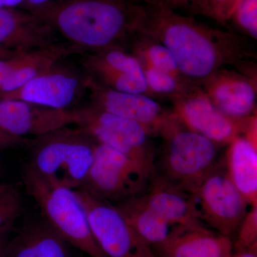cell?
I'll return each mask as SVG.
<instances>
[{
	"mask_svg": "<svg viewBox=\"0 0 257 257\" xmlns=\"http://www.w3.org/2000/svg\"><path fill=\"white\" fill-rule=\"evenodd\" d=\"M152 257H163V256H160V255H157L155 252V254H154L153 256H152Z\"/></svg>",
	"mask_w": 257,
	"mask_h": 257,
	"instance_id": "cell-38",
	"label": "cell"
},
{
	"mask_svg": "<svg viewBox=\"0 0 257 257\" xmlns=\"http://www.w3.org/2000/svg\"><path fill=\"white\" fill-rule=\"evenodd\" d=\"M23 211L20 189L13 184H0V230L14 227Z\"/></svg>",
	"mask_w": 257,
	"mask_h": 257,
	"instance_id": "cell-25",
	"label": "cell"
},
{
	"mask_svg": "<svg viewBox=\"0 0 257 257\" xmlns=\"http://www.w3.org/2000/svg\"><path fill=\"white\" fill-rule=\"evenodd\" d=\"M13 229V227H10L0 230V257H6L7 247Z\"/></svg>",
	"mask_w": 257,
	"mask_h": 257,
	"instance_id": "cell-33",
	"label": "cell"
},
{
	"mask_svg": "<svg viewBox=\"0 0 257 257\" xmlns=\"http://www.w3.org/2000/svg\"><path fill=\"white\" fill-rule=\"evenodd\" d=\"M53 28L23 8L0 9V49L25 52L58 43Z\"/></svg>",
	"mask_w": 257,
	"mask_h": 257,
	"instance_id": "cell-16",
	"label": "cell"
},
{
	"mask_svg": "<svg viewBox=\"0 0 257 257\" xmlns=\"http://www.w3.org/2000/svg\"><path fill=\"white\" fill-rule=\"evenodd\" d=\"M82 64L88 75L102 85L118 92L149 95L142 64L125 47L90 52Z\"/></svg>",
	"mask_w": 257,
	"mask_h": 257,
	"instance_id": "cell-12",
	"label": "cell"
},
{
	"mask_svg": "<svg viewBox=\"0 0 257 257\" xmlns=\"http://www.w3.org/2000/svg\"><path fill=\"white\" fill-rule=\"evenodd\" d=\"M236 233L234 246L238 251L257 246V206L250 207Z\"/></svg>",
	"mask_w": 257,
	"mask_h": 257,
	"instance_id": "cell-27",
	"label": "cell"
},
{
	"mask_svg": "<svg viewBox=\"0 0 257 257\" xmlns=\"http://www.w3.org/2000/svg\"><path fill=\"white\" fill-rule=\"evenodd\" d=\"M239 0H208L209 18L219 23L229 21Z\"/></svg>",
	"mask_w": 257,
	"mask_h": 257,
	"instance_id": "cell-28",
	"label": "cell"
},
{
	"mask_svg": "<svg viewBox=\"0 0 257 257\" xmlns=\"http://www.w3.org/2000/svg\"><path fill=\"white\" fill-rule=\"evenodd\" d=\"M163 257H231V238L215 234L207 227L174 226L165 243L154 248Z\"/></svg>",
	"mask_w": 257,
	"mask_h": 257,
	"instance_id": "cell-18",
	"label": "cell"
},
{
	"mask_svg": "<svg viewBox=\"0 0 257 257\" xmlns=\"http://www.w3.org/2000/svg\"><path fill=\"white\" fill-rule=\"evenodd\" d=\"M199 87L211 102L230 117L245 119L256 111V80L245 69H221Z\"/></svg>",
	"mask_w": 257,
	"mask_h": 257,
	"instance_id": "cell-14",
	"label": "cell"
},
{
	"mask_svg": "<svg viewBox=\"0 0 257 257\" xmlns=\"http://www.w3.org/2000/svg\"><path fill=\"white\" fill-rule=\"evenodd\" d=\"M155 175L114 149L97 143L92 165L79 189L114 204L143 193Z\"/></svg>",
	"mask_w": 257,
	"mask_h": 257,
	"instance_id": "cell-7",
	"label": "cell"
},
{
	"mask_svg": "<svg viewBox=\"0 0 257 257\" xmlns=\"http://www.w3.org/2000/svg\"><path fill=\"white\" fill-rule=\"evenodd\" d=\"M25 0H0V9L5 8H21Z\"/></svg>",
	"mask_w": 257,
	"mask_h": 257,
	"instance_id": "cell-34",
	"label": "cell"
},
{
	"mask_svg": "<svg viewBox=\"0 0 257 257\" xmlns=\"http://www.w3.org/2000/svg\"><path fill=\"white\" fill-rule=\"evenodd\" d=\"M142 194L148 205L172 226L207 227L194 194L157 174Z\"/></svg>",
	"mask_w": 257,
	"mask_h": 257,
	"instance_id": "cell-17",
	"label": "cell"
},
{
	"mask_svg": "<svg viewBox=\"0 0 257 257\" xmlns=\"http://www.w3.org/2000/svg\"><path fill=\"white\" fill-rule=\"evenodd\" d=\"M194 195L203 222L230 238L251 207L230 179L224 160L216 163Z\"/></svg>",
	"mask_w": 257,
	"mask_h": 257,
	"instance_id": "cell-8",
	"label": "cell"
},
{
	"mask_svg": "<svg viewBox=\"0 0 257 257\" xmlns=\"http://www.w3.org/2000/svg\"><path fill=\"white\" fill-rule=\"evenodd\" d=\"M231 257H257V246L244 251H237L236 254H233Z\"/></svg>",
	"mask_w": 257,
	"mask_h": 257,
	"instance_id": "cell-35",
	"label": "cell"
},
{
	"mask_svg": "<svg viewBox=\"0 0 257 257\" xmlns=\"http://www.w3.org/2000/svg\"><path fill=\"white\" fill-rule=\"evenodd\" d=\"M32 139L16 138L0 130V150L15 148L23 145H29Z\"/></svg>",
	"mask_w": 257,
	"mask_h": 257,
	"instance_id": "cell-29",
	"label": "cell"
},
{
	"mask_svg": "<svg viewBox=\"0 0 257 257\" xmlns=\"http://www.w3.org/2000/svg\"><path fill=\"white\" fill-rule=\"evenodd\" d=\"M256 145L240 135L229 144L224 160L230 179L251 207L257 206Z\"/></svg>",
	"mask_w": 257,
	"mask_h": 257,
	"instance_id": "cell-20",
	"label": "cell"
},
{
	"mask_svg": "<svg viewBox=\"0 0 257 257\" xmlns=\"http://www.w3.org/2000/svg\"><path fill=\"white\" fill-rule=\"evenodd\" d=\"M32 13L74 51L93 52L128 45L143 28L145 5L139 0H59Z\"/></svg>",
	"mask_w": 257,
	"mask_h": 257,
	"instance_id": "cell-2",
	"label": "cell"
},
{
	"mask_svg": "<svg viewBox=\"0 0 257 257\" xmlns=\"http://www.w3.org/2000/svg\"><path fill=\"white\" fill-rule=\"evenodd\" d=\"M87 214L91 231L106 257H152L151 246L144 241L114 204L74 190Z\"/></svg>",
	"mask_w": 257,
	"mask_h": 257,
	"instance_id": "cell-9",
	"label": "cell"
},
{
	"mask_svg": "<svg viewBox=\"0 0 257 257\" xmlns=\"http://www.w3.org/2000/svg\"><path fill=\"white\" fill-rule=\"evenodd\" d=\"M72 125L71 109L59 110L25 101L0 99V130L12 136L36 138Z\"/></svg>",
	"mask_w": 257,
	"mask_h": 257,
	"instance_id": "cell-15",
	"label": "cell"
},
{
	"mask_svg": "<svg viewBox=\"0 0 257 257\" xmlns=\"http://www.w3.org/2000/svg\"><path fill=\"white\" fill-rule=\"evenodd\" d=\"M3 172H3V165H2L1 162H0V180L3 178Z\"/></svg>",
	"mask_w": 257,
	"mask_h": 257,
	"instance_id": "cell-37",
	"label": "cell"
},
{
	"mask_svg": "<svg viewBox=\"0 0 257 257\" xmlns=\"http://www.w3.org/2000/svg\"><path fill=\"white\" fill-rule=\"evenodd\" d=\"M230 20H232L244 36L256 40L257 0H239Z\"/></svg>",
	"mask_w": 257,
	"mask_h": 257,
	"instance_id": "cell-26",
	"label": "cell"
},
{
	"mask_svg": "<svg viewBox=\"0 0 257 257\" xmlns=\"http://www.w3.org/2000/svg\"><path fill=\"white\" fill-rule=\"evenodd\" d=\"M23 180L42 219L67 242L89 257H106L93 236L86 211L73 189L46 182L28 166Z\"/></svg>",
	"mask_w": 257,
	"mask_h": 257,
	"instance_id": "cell-5",
	"label": "cell"
},
{
	"mask_svg": "<svg viewBox=\"0 0 257 257\" xmlns=\"http://www.w3.org/2000/svg\"><path fill=\"white\" fill-rule=\"evenodd\" d=\"M87 76L60 63L12 92L0 93V99L22 100L59 110H69L86 92Z\"/></svg>",
	"mask_w": 257,
	"mask_h": 257,
	"instance_id": "cell-11",
	"label": "cell"
},
{
	"mask_svg": "<svg viewBox=\"0 0 257 257\" xmlns=\"http://www.w3.org/2000/svg\"><path fill=\"white\" fill-rule=\"evenodd\" d=\"M75 52L68 44L57 43L51 46L29 51L22 65L0 87V93L12 92L60 62Z\"/></svg>",
	"mask_w": 257,
	"mask_h": 257,
	"instance_id": "cell-22",
	"label": "cell"
},
{
	"mask_svg": "<svg viewBox=\"0 0 257 257\" xmlns=\"http://www.w3.org/2000/svg\"><path fill=\"white\" fill-rule=\"evenodd\" d=\"M20 53V52H13V51H9L0 49V59L7 58V57H11L16 55V54Z\"/></svg>",
	"mask_w": 257,
	"mask_h": 257,
	"instance_id": "cell-36",
	"label": "cell"
},
{
	"mask_svg": "<svg viewBox=\"0 0 257 257\" xmlns=\"http://www.w3.org/2000/svg\"><path fill=\"white\" fill-rule=\"evenodd\" d=\"M72 126L82 128L96 143L110 147L155 174L157 154L148 128L136 121L110 114L89 104L73 108Z\"/></svg>",
	"mask_w": 257,
	"mask_h": 257,
	"instance_id": "cell-6",
	"label": "cell"
},
{
	"mask_svg": "<svg viewBox=\"0 0 257 257\" xmlns=\"http://www.w3.org/2000/svg\"><path fill=\"white\" fill-rule=\"evenodd\" d=\"M190 14L202 15L209 18L208 0H187Z\"/></svg>",
	"mask_w": 257,
	"mask_h": 257,
	"instance_id": "cell-31",
	"label": "cell"
},
{
	"mask_svg": "<svg viewBox=\"0 0 257 257\" xmlns=\"http://www.w3.org/2000/svg\"><path fill=\"white\" fill-rule=\"evenodd\" d=\"M148 87L149 94L170 96L178 95L192 83L174 77L172 74L159 69L142 66Z\"/></svg>",
	"mask_w": 257,
	"mask_h": 257,
	"instance_id": "cell-24",
	"label": "cell"
},
{
	"mask_svg": "<svg viewBox=\"0 0 257 257\" xmlns=\"http://www.w3.org/2000/svg\"><path fill=\"white\" fill-rule=\"evenodd\" d=\"M145 4L142 32L163 44L181 75L199 86L218 71L244 68L256 55L248 37L224 31L157 4Z\"/></svg>",
	"mask_w": 257,
	"mask_h": 257,
	"instance_id": "cell-1",
	"label": "cell"
},
{
	"mask_svg": "<svg viewBox=\"0 0 257 257\" xmlns=\"http://www.w3.org/2000/svg\"><path fill=\"white\" fill-rule=\"evenodd\" d=\"M147 4H157L162 5L175 11L180 12L181 10L189 13V5L187 0H140Z\"/></svg>",
	"mask_w": 257,
	"mask_h": 257,
	"instance_id": "cell-30",
	"label": "cell"
},
{
	"mask_svg": "<svg viewBox=\"0 0 257 257\" xmlns=\"http://www.w3.org/2000/svg\"><path fill=\"white\" fill-rule=\"evenodd\" d=\"M114 205L140 237L152 248L160 246L170 236L174 226L148 205L142 193Z\"/></svg>",
	"mask_w": 257,
	"mask_h": 257,
	"instance_id": "cell-21",
	"label": "cell"
},
{
	"mask_svg": "<svg viewBox=\"0 0 257 257\" xmlns=\"http://www.w3.org/2000/svg\"><path fill=\"white\" fill-rule=\"evenodd\" d=\"M57 1L59 0H25V4L21 8L28 11L34 12Z\"/></svg>",
	"mask_w": 257,
	"mask_h": 257,
	"instance_id": "cell-32",
	"label": "cell"
},
{
	"mask_svg": "<svg viewBox=\"0 0 257 257\" xmlns=\"http://www.w3.org/2000/svg\"><path fill=\"white\" fill-rule=\"evenodd\" d=\"M96 144L82 128H59L32 139L27 166L46 182L76 190L85 181Z\"/></svg>",
	"mask_w": 257,
	"mask_h": 257,
	"instance_id": "cell-3",
	"label": "cell"
},
{
	"mask_svg": "<svg viewBox=\"0 0 257 257\" xmlns=\"http://www.w3.org/2000/svg\"><path fill=\"white\" fill-rule=\"evenodd\" d=\"M86 92L91 104L101 110L136 121L157 135L170 111L163 109L160 103L147 94L118 92L102 85L87 75Z\"/></svg>",
	"mask_w": 257,
	"mask_h": 257,
	"instance_id": "cell-13",
	"label": "cell"
},
{
	"mask_svg": "<svg viewBox=\"0 0 257 257\" xmlns=\"http://www.w3.org/2000/svg\"><path fill=\"white\" fill-rule=\"evenodd\" d=\"M171 99L172 112L184 126L218 146L229 145L235 138L244 135L256 116L241 119L230 117L211 102L199 86L194 84Z\"/></svg>",
	"mask_w": 257,
	"mask_h": 257,
	"instance_id": "cell-10",
	"label": "cell"
},
{
	"mask_svg": "<svg viewBox=\"0 0 257 257\" xmlns=\"http://www.w3.org/2000/svg\"><path fill=\"white\" fill-rule=\"evenodd\" d=\"M128 46V52L138 59L142 66L164 71L177 78L186 80L181 75L170 51L155 39L139 32L130 40Z\"/></svg>",
	"mask_w": 257,
	"mask_h": 257,
	"instance_id": "cell-23",
	"label": "cell"
},
{
	"mask_svg": "<svg viewBox=\"0 0 257 257\" xmlns=\"http://www.w3.org/2000/svg\"><path fill=\"white\" fill-rule=\"evenodd\" d=\"M72 248L42 218L23 225L10 238L6 257H76Z\"/></svg>",
	"mask_w": 257,
	"mask_h": 257,
	"instance_id": "cell-19",
	"label": "cell"
},
{
	"mask_svg": "<svg viewBox=\"0 0 257 257\" xmlns=\"http://www.w3.org/2000/svg\"><path fill=\"white\" fill-rule=\"evenodd\" d=\"M157 135L162 139L159 173L171 183L194 194L217 163L218 146L184 126L172 111Z\"/></svg>",
	"mask_w": 257,
	"mask_h": 257,
	"instance_id": "cell-4",
	"label": "cell"
}]
</instances>
